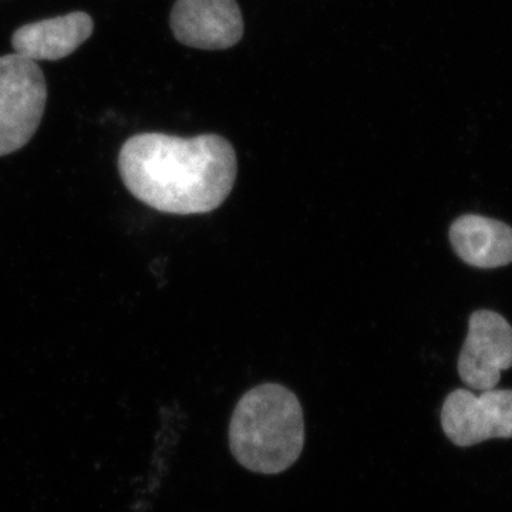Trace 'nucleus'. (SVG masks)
Here are the masks:
<instances>
[{
	"mask_svg": "<svg viewBox=\"0 0 512 512\" xmlns=\"http://www.w3.org/2000/svg\"><path fill=\"white\" fill-rule=\"evenodd\" d=\"M47 84L36 62L13 53L0 57V157L16 153L42 123Z\"/></svg>",
	"mask_w": 512,
	"mask_h": 512,
	"instance_id": "7ed1b4c3",
	"label": "nucleus"
},
{
	"mask_svg": "<svg viewBox=\"0 0 512 512\" xmlns=\"http://www.w3.org/2000/svg\"><path fill=\"white\" fill-rule=\"evenodd\" d=\"M93 29V19L87 13L73 12L22 26L13 33L12 46L15 53L33 62L62 60L76 52Z\"/></svg>",
	"mask_w": 512,
	"mask_h": 512,
	"instance_id": "0eeeda50",
	"label": "nucleus"
},
{
	"mask_svg": "<svg viewBox=\"0 0 512 512\" xmlns=\"http://www.w3.org/2000/svg\"><path fill=\"white\" fill-rule=\"evenodd\" d=\"M119 173L133 197L154 210L208 214L231 194L238 158L232 144L218 134L183 138L143 133L121 147Z\"/></svg>",
	"mask_w": 512,
	"mask_h": 512,
	"instance_id": "f257e3e1",
	"label": "nucleus"
},
{
	"mask_svg": "<svg viewBox=\"0 0 512 512\" xmlns=\"http://www.w3.org/2000/svg\"><path fill=\"white\" fill-rule=\"evenodd\" d=\"M441 427L451 443L471 447L491 439H512V390L457 389L444 400Z\"/></svg>",
	"mask_w": 512,
	"mask_h": 512,
	"instance_id": "20e7f679",
	"label": "nucleus"
},
{
	"mask_svg": "<svg viewBox=\"0 0 512 512\" xmlns=\"http://www.w3.org/2000/svg\"><path fill=\"white\" fill-rule=\"evenodd\" d=\"M512 367V326L500 313L480 309L468 320V333L460 356L458 375L471 389L484 392L497 387L501 373Z\"/></svg>",
	"mask_w": 512,
	"mask_h": 512,
	"instance_id": "39448f33",
	"label": "nucleus"
},
{
	"mask_svg": "<svg viewBox=\"0 0 512 512\" xmlns=\"http://www.w3.org/2000/svg\"><path fill=\"white\" fill-rule=\"evenodd\" d=\"M170 25L175 39L194 49H231L244 36L237 0H177Z\"/></svg>",
	"mask_w": 512,
	"mask_h": 512,
	"instance_id": "423d86ee",
	"label": "nucleus"
},
{
	"mask_svg": "<svg viewBox=\"0 0 512 512\" xmlns=\"http://www.w3.org/2000/svg\"><path fill=\"white\" fill-rule=\"evenodd\" d=\"M228 436L232 456L242 467L265 476L284 473L305 446L302 404L282 384H259L239 399Z\"/></svg>",
	"mask_w": 512,
	"mask_h": 512,
	"instance_id": "f03ea898",
	"label": "nucleus"
},
{
	"mask_svg": "<svg viewBox=\"0 0 512 512\" xmlns=\"http://www.w3.org/2000/svg\"><path fill=\"white\" fill-rule=\"evenodd\" d=\"M451 247L461 261L480 269H494L512 262V228L483 215H461L451 224Z\"/></svg>",
	"mask_w": 512,
	"mask_h": 512,
	"instance_id": "6e6552de",
	"label": "nucleus"
}]
</instances>
